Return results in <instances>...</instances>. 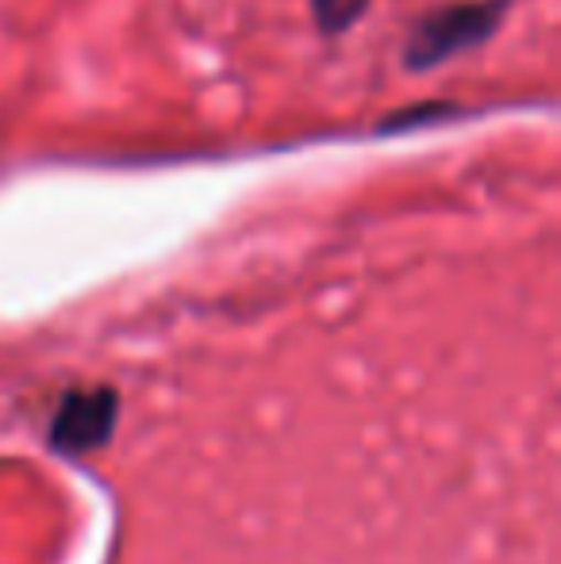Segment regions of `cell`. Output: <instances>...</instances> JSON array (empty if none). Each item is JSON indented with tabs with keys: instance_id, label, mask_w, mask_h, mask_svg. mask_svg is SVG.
Masks as SVG:
<instances>
[{
	"instance_id": "1",
	"label": "cell",
	"mask_w": 561,
	"mask_h": 564,
	"mask_svg": "<svg viewBox=\"0 0 561 564\" xmlns=\"http://www.w3.org/2000/svg\"><path fill=\"white\" fill-rule=\"evenodd\" d=\"M511 0H454L416 20L404 43V66L423 74L465 51H477L496 35Z\"/></svg>"
},
{
	"instance_id": "2",
	"label": "cell",
	"mask_w": 561,
	"mask_h": 564,
	"mask_svg": "<svg viewBox=\"0 0 561 564\" xmlns=\"http://www.w3.org/2000/svg\"><path fill=\"white\" fill-rule=\"evenodd\" d=\"M120 400L112 388H89V392H69L58 403V415L51 423V446L66 457H82L89 449H100L112 438Z\"/></svg>"
},
{
	"instance_id": "3",
	"label": "cell",
	"mask_w": 561,
	"mask_h": 564,
	"mask_svg": "<svg viewBox=\"0 0 561 564\" xmlns=\"http://www.w3.org/2000/svg\"><path fill=\"white\" fill-rule=\"evenodd\" d=\"M369 0H312V15H315V28L323 35H343L350 31L354 23L366 15Z\"/></svg>"
}]
</instances>
